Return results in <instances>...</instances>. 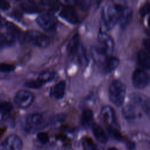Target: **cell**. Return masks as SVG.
Returning a JSON list of instances; mask_svg holds the SVG:
<instances>
[{"label":"cell","instance_id":"obj_1","mask_svg":"<svg viewBox=\"0 0 150 150\" xmlns=\"http://www.w3.org/2000/svg\"><path fill=\"white\" fill-rule=\"evenodd\" d=\"M120 9L112 3L105 4L101 11L100 26L101 32H106L112 29L119 22Z\"/></svg>","mask_w":150,"mask_h":150},{"label":"cell","instance_id":"obj_2","mask_svg":"<svg viewBox=\"0 0 150 150\" xmlns=\"http://www.w3.org/2000/svg\"><path fill=\"white\" fill-rule=\"evenodd\" d=\"M126 87L124 84L118 80H114L108 88V97L110 101L117 107L122 105L125 97Z\"/></svg>","mask_w":150,"mask_h":150},{"label":"cell","instance_id":"obj_3","mask_svg":"<svg viewBox=\"0 0 150 150\" xmlns=\"http://www.w3.org/2000/svg\"><path fill=\"white\" fill-rule=\"evenodd\" d=\"M114 46V40L106 32H100L97 36V46L94 52L98 57H107L112 52Z\"/></svg>","mask_w":150,"mask_h":150},{"label":"cell","instance_id":"obj_4","mask_svg":"<svg viewBox=\"0 0 150 150\" xmlns=\"http://www.w3.org/2000/svg\"><path fill=\"white\" fill-rule=\"evenodd\" d=\"M25 39L31 45L40 48L47 47L50 43V38L36 30H29L25 35Z\"/></svg>","mask_w":150,"mask_h":150},{"label":"cell","instance_id":"obj_5","mask_svg":"<svg viewBox=\"0 0 150 150\" xmlns=\"http://www.w3.org/2000/svg\"><path fill=\"white\" fill-rule=\"evenodd\" d=\"M28 128L33 130H40L45 128L48 124V119L42 113L35 112L29 114L26 118Z\"/></svg>","mask_w":150,"mask_h":150},{"label":"cell","instance_id":"obj_6","mask_svg":"<svg viewBox=\"0 0 150 150\" xmlns=\"http://www.w3.org/2000/svg\"><path fill=\"white\" fill-rule=\"evenodd\" d=\"M34 96L32 93L26 90H20L13 97L15 104L22 108L29 107L33 102Z\"/></svg>","mask_w":150,"mask_h":150},{"label":"cell","instance_id":"obj_7","mask_svg":"<svg viewBox=\"0 0 150 150\" xmlns=\"http://www.w3.org/2000/svg\"><path fill=\"white\" fill-rule=\"evenodd\" d=\"M133 86L138 89H143L150 84V75L142 69H136L132 76Z\"/></svg>","mask_w":150,"mask_h":150},{"label":"cell","instance_id":"obj_8","mask_svg":"<svg viewBox=\"0 0 150 150\" xmlns=\"http://www.w3.org/2000/svg\"><path fill=\"white\" fill-rule=\"evenodd\" d=\"M100 115L107 128H119L115 111L110 105H104L100 111Z\"/></svg>","mask_w":150,"mask_h":150},{"label":"cell","instance_id":"obj_9","mask_svg":"<svg viewBox=\"0 0 150 150\" xmlns=\"http://www.w3.org/2000/svg\"><path fill=\"white\" fill-rule=\"evenodd\" d=\"M22 139L15 134L8 135L0 144V150H22Z\"/></svg>","mask_w":150,"mask_h":150},{"label":"cell","instance_id":"obj_10","mask_svg":"<svg viewBox=\"0 0 150 150\" xmlns=\"http://www.w3.org/2000/svg\"><path fill=\"white\" fill-rule=\"evenodd\" d=\"M36 23L40 28L46 31H52L57 26V20L51 14L46 13L38 16Z\"/></svg>","mask_w":150,"mask_h":150},{"label":"cell","instance_id":"obj_11","mask_svg":"<svg viewBox=\"0 0 150 150\" xmlns=\"http://www.w3.org/2000/svg\"><path fill=\"white\" fill-rule=\"evenodd\" d=\"M132 103L135 105H139L146 115L150 118V99L140 93H134L131 95Z\"/></svg>","mask_w":150,"mask_h":150},{"label":"cell","instance_id":"obj_12","mask_svg":"<svg viewBox=\"0 0 150 150\" xmlns=\"http://www.w3.org/2000/svg\"><path fill=\"white\" fill-rule=\"evenodd\" d=\"M61 18L71 24H76L79 22V16L76 10L71 6H66L59 13Z\"/></svg>","mask_w":150,"mask_h":150},{"label":"cell","instance_id":"obj_13","mask_svg":"<svg viewBox=\"0 0 150 150\" xmlns=\"http://www.w3.org/2000/svg\"><path fill=\"white\" fill-rule=\"evenodd\" d=\"M120 60L115 56H107L104 59L101 65L103 71L105 73H108L114 70L119 65Z\"/></svg>","mask_w":150,"mask_h":150},{"label":"cell","instance_id":"obj_14","mask_svg":"<svg viewBox=\"0 0 150 150\" xmlns=\"http://www.w3.org/2000/svg\"><path fill=\"white\" fill-rule=\"evenodd\" d=\"M119 22L122 28H126L130 23L132 18V11L128 6H125L120 10Z\"/></svg>","mask_w":150,"mask_h":150},{"label":"cell","instance_id":"obj_15","mask_svg":"<svg viewBox=\"0 0 150 150\" xmlns=\"http://www.w3.org/2000/svg\"><path fill=\"white\" fill-rule=\"evenodd\" d=\"M66 90V83L60 81L52 87L50 89V96L56 99H61L63 97Z\"/></svg>","mask_w":150,"mask_h":150},{"label":"cell","instance_id":"obj_16","mask_svg":"<svg viewBox=\"0 0 150 150\" xmlns=\"http://www.w3.org/2000/svg\"><path fill=\"white\" fill-rule=\"evenodd\" d=\"M93 134L96 139L101 144L107 142V137L103 128L97 123H93L91 125Z\"/></svg>","mask_w":150,"mask_h":150},{"label":"cell","instance_id":"obj_17","mask_svg":"<svg viewBox=\"0 0 150 150\" xmlns=\"http://www.w3.org/2000/svg\"><path fill=\"white\" fill-rule=\"evenodd\" d=\"M21 7L22 9L27 13H35L42 12V8L41 6L33 1H26L23 2L21 5Z\"/></svg>","mask_w":150,"mask_h":150},{"label":"cell","instance_id":"obj_18","mask_svg":"<svg viewBox=\"0 0 150 150\" xmlns=\"http://www.w3.org/2000/svg\"><path fill=\"white\" fill-rule=\"evenodd\" d=\"M80 46V36L78 34H76L71 38L68 43L67 49L69 54L70 55L76 54Z\"/></svg>","mask_w":150,"mask_h":150},{"label":"cell","instance_id":"obj_19","mask_svg":"<svg viewBox=\"0 0 150 150\" xmlns=\"http://www.w3.org/2000/svg\"><path fill=\"white\" fill-rule=\"evenodd\" d=\"M138 64L143 69H150V55L144 50H140L137 54Z\"/></svg>","mask_w":150,"mask_h":150},{"label":"cell","instance_id":"obj_20","mask_svg":"<svg viewBox=\"0 0 150 150\" xmlns=\"http://www.w3.org/2000/svg\"><path fill=\"white\" fill-rule=\"evenodd\" d=\"M135 105L134 104L129 103L127 104L122 109L123 116L127 120H133L138 116L137 112Z\"/></svg>","mask_w":150,"mask_h":150},{"label":"cell","instance_id":"obj_21","mask_svg":"<svg viewBox=\"0 0 150 150\" xmlns=\"http://www.w3.org/2000/svg\"><path fill=\"white\" fill-rule=\"evenodd\" d=\"M81 122L84 127H88L93 124V114L90 109L86 108L83 111L81 115Z\"/></svg>","mask_w":150,"mask_h":150},{"label":"cell","instance_id":"obj_22","mask_svg":"<svg viewBox=\"0 0 150 150\" xmlns=\"http://www.w3.org/2000/svg\"><path fill=\"white\" fill-rule=\"evenodd\" d=\"M13 109L12 105L8 102L4 101L1 103V121H6L12 112Z\"/></svg>","mask_w":150,"mask_h":150},{"label":"cell","instance_id":"obj_23","mask_svg":"<svg viewBox=\"0 0 150 150\" xmlns=\"http://www.w3.org/2000/svg\"><path fill=\"white\" fill-rule=\"evenodd\" d=\"M16 39L7 33H4L1 35V48L9 47L12 45Z\"/></svg>","mask_w":150,"mask_h":150},{"label":"cell","instance_id":"obj_24","mask_svg":"<svg viewBox=\"0 0 150 150\" xmlns=\"http://www.w3.org/2000/svg\"><path fill=\"white\" fill-rule=\"evenodd\" d=\"M55 73L52 71H45L42 72L38 76V80L42 84H44L45 83H48L52 81L55 77Z\"/></svg>","mask_w":150,"mask_h":150},{"label":"cell","instance_id":"obj_25","mask_svg":"<svg viewBox=\"0 0 150 150\" xmlns=\"http://www.w3.org/2000/svg\"><path fill=\"white\" fill-rule=\"evenodd\" d=\"M83 150H102L88 137H84L81 141Z\"/></svg>","mask_w":150,"mask_h":150},{"label":"cell","instance_id":"obj_26","mask_svg":"<svg viewBox=\"0 0 150 150\" xmlns=\"http://www.w3.org/2000/svg\"><path fill=\"white\" fill-rule=\"evenodd\" d=\"M76 55L77 56V59L81 65L83 66L87 65L88 63V58L86 51L82 45L80 46Z\"/></svg>","mask_w":150,"mask_h":150},{"label":"cell","instance_id":"obj_27","mask_svg":"<svg viewBox=\"0 0 150 150\" xmlns=\"http://www.w3.org/2000/svg\"><path fill=\"white\" fill-rule=\"evenodd\" d=\"M108 132L110 134V135L114 138L117 141H121L122 140V137L118 131V128H108Z\"/></svg>","mask_w":150,"mask_h":150},{"label":"cell","instance_id":"obj_28","mask_svg":"<svg viewBox=\"0 0 150 150\" xmlns=\"http://www.w3.org/2000/svg\"><path fill=\"white\" fill-rule=\"evenodd\" d=\"M80 9L84 11H88L92 4V0H78Z\"/></svg>","mask_w":150,"mask_h":150},{"label":"cell","instance_id":"obj_29","mask_svg":"<svg viewBox=\"0 0 150 150\" xmlns=\"http://www.w3.org/2000/svg\"><path fill=\"white\" fill-rule=\"evenodd\" d=\"M58 0H41L40 4L42 6H47L50 8H56L57 6Z\"/></svg>","mask_w":150,"mask_h":150},{"label":"cell","instance_id":"obj_30","mask_svg":"<svg viewBox=\"0 0 150 150\" xmlns=\"http://www.w3.org/2000/svg\"><path fill=\"white\" fill-rule=\"evenodd\" d=\"M25 85L27 87L32 88H39L43 86V84L38 79L28 80L26 82Z\"/></svg>","mask_w":150,"mask_h":150},{"label":"cell","instance_id":"obj_31","mask_svg":"<svg viewBox=\"0 0 150 150\" xmlns=\"http://www.w3.org/2000/svg\"><path fill=\"white\" fill-rule=\"evenodd\" d=\"M139 15L141 16H144L150 13V1L145 3L139 9Z\"/></svg>","mask_w":150,"mask_h":150},{"label":"cell","instance_id":"obj_32","mask_svg":"<svg viewBox=\"0 0 150 150\" xmlns=\"http://www.w3.org/2000/svg\"><path fill=\"white\" fill-rule=\"evenodd\" d=\"M0 69L2 73H10L15 70V66L8 63H1Z\"/></svg>","mask_w":150,"mask_h":150},{"label":"cell","instance_id":"obj_33","mask_svg":"<svg viewBox=\"0 0 150 150\" xmlns=\"http://www.w3.org/2000/svg\"><path fill=\"white\" fill-rule=\"evenodd\" d=\"M37 138L39 141L43 144H46L49 141V136L46 132H39L37 135Z\"/></svg>","mask_w":150,"mask_h":150},{"label":"cell","instance_id":"obj_34","mask_svg":"<svg viewBox=\"0 0 150 150\" xmlns=\"http://www.w3.org/2000/svg\"><path fill=\"white\" fill-rule=\"evenodd\" d=\"M112 4H114L119 9H121L126 6L125 0H112Z\"/></svg>","mask_w":150,"mask_h":150},{"label":"cell","instance_id":"obj_35","mask_svg":"<svg viewBox=\"0 0 150 150\" xmlns=\"http://www.w3.org/2000/svg\"><path fill=\"white\" fill-rule=\"evenodd\" d=\"M0 5L2 11H6L10 8V4L6 0H1Z\"/></svg>","mask_w":150,"mask_h":150},{"label":"cell","instance_id":"obj_36","mask_svg":"<svg viewBox=\"0 0 150 150\" xmlns=\"http://www.w3.org/2000/svg\"><path fill=\"white\" fill-rule=\"evenodd\" d=\"M143 45L148 52V54L150 55V39H145L143 40Z\"/></svg>","mask_w":150,"mask_h":150},{"label":"cell","instance_id":"obj_37","mask_svg":"<svg viewBox=\"0 0 150 150\" xmlns=\"http://www.w3.org/2000/svg\"><path fill=\"white\" fill-rule=\"evenodd\" d=\"M59 2L66 6H71L75 3L76 0H58Z\"/></svg>","mask_w":150,"mask_h":150},{"label":"cell","instance_id":"obj_38","mask_svg":"<svg viewBox=\"0 0 150 150\" xmlns=\"http://www.w3.org/2000/svg\"><path fill=\"white\" fill-rule=\"evenodd\" d=\"M102 1H103V0H97V1H96V4H97V6L100 5V4L101 3Z\"/></svg>","mask_w":150,"mask_h":150},{"label":"cell","instance_id":"obj_39","mask_svg":"<svg viewBox=\"0 0 150 150\" xmlns=\"http://www.w3.org/2000/svg\"><path fill=\"white\" fill-rule=\"evenodd\" d=\"M108 150H118L117 148H114V147H111V148H110Z\"/></svg>","mask_w":150,"mask_h":150},{"label":"cell","instance_id":"obj_40","mask_svg":"<svg viewBox=\"0 0 150 150\" xmlns=\"http://www.w3.org/2000/svg\"><path fill=\"white\" fill-rule=\"evenodd\" d=\"M148 26H149V28H150V17L149 18V19H148Z\"/></svg>","mask_w":150,"mask_h":150}]
</instances>
